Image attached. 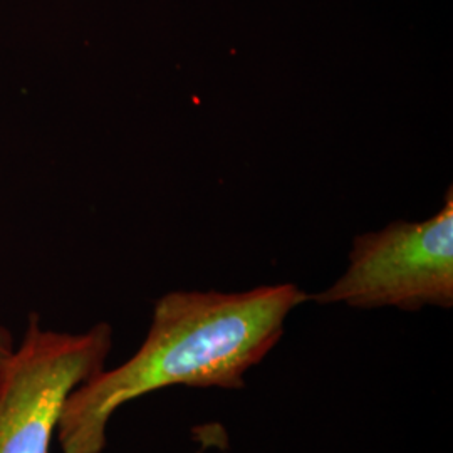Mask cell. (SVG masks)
I'll return each mask as SVG.
<instances>
[{"mask_svg": "<svg viewBox=\"0 0 453 453\" xmlns=\"http://www.w3.org/2000/svg\"><path fill=\"white\" fill-rule=\"evenodd\" d=\"M209 449H211V441H209V440H203V441H202V447L195 453H207Z\"/></svg>", "mask_w": 453, "mask_h": 453, "instance_id": "cell-5", "label": "cell"}, {"mask_svg": "<svg viewBox=\"0 0 453 453\" xmlns=\"http://www.w3.org/2000/svg\"><path fill=\"white\" fill-rule=\"evenodd\" d=\"M113 336L108 323L67 333L29 316L0 374V453H50L67 398L106 368Z\"/></svg>", "mask_w": 453, "mask_h": 453, "instance_id": "cell-2", "label": "cell"}, {"mask_svg": "<svg viewBox=\"0 0 453 453\" xmlns=\"http://www.w3.org/2000/svg\"><path fill=\"white\" fill-rule=\"evenodd\" d=\"M14 349H16V346H14L11 333L4 326H0V374L4 372V368L7 366Z\"/></svg>", "mask_w": 453, "mask_h": 453, "instance_id": "cell-4", "label": "cell"}, {"mask_svg": "<svg viewBox=\"0 0 453 453\" xmlns=\"http://www.w3.org/2000/svg\"><path fill=\"white\" fill-rule=\"evenodd\" d=\"M309 301L355 309L452 308V187L435 217L391 222L355 237L344 274Z\"/></svg>", "mask_w": 453, "mask_h": 453, "instance_id": "cell-3", "label": "cell"}, {"mask_svg": "<svg viewBox=\"0 0 453 453\" xmlns=\"http://www.w3.org/2000/svg\"><path fill=\"white\" fill-rule=\"evenodd\" d=\"M309 294L291 282L249 291H172L155 304L133 357L103 370L65 402L58 441L63 453H103L118 410L160 389L245 388V376L282 340Z\"/></svg>", "mask_w": 453, "mask_h": 453, "instance_id": "cell-1", "label": "cell"}]
</instances>
